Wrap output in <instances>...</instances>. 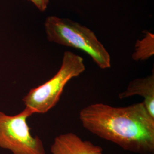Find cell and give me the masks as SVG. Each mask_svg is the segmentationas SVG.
<instances>
[{
    "label": "cell",
    "mask_w": 154,
    "mask_h": 154,
    "mask_svg": "<svg viewBox=\"0 0 154 154\" xmlns=\"http://www.w3.org/2000/svg\"><path fill=\"white\" fill-rule=\"evenodd\" d=\"M34 114L25 107L14 116L0 111V147L9 149L13 154H46L38 137L30 133L27 119Z\"/></svg>",
    "instance_id": "cell-4"
},
{
    "label": "cell",
    "mask_w": 154,
    "mask_h": 154,
    "mask_svg": "<svg viewBox=\"0 0 154 154\" xmlns=\"http://www.w3.org/2000/svg\"><path fill=\"white\" fill-rule=\"evenodd\" d=\"M45 30L48 40L80 50L88 54L101 69H109V53L90 29L66 18L51 16L46 18Z\"/></svg>",
    "instance_id": "cell-2"
},
{
    "label": "cell",
    "mask_w": 154,
    "mask_h": 154,
    "mask_svg": "<svg viewBox=\"0 0 154 154\" xmlns=\"http://www.w3.org/2000/svg\"><path fill=\"white\" fill-rule=\"evenodd\" d=\"M86 67L82 57L66 51L63 56L61 67L49 80L37 88H32L22 99L25 106L34 114H45L60 101L66 84L72 79L85 72Z\"/></svg>",
    "instance_id": "cell-3"
},
{
    "label": "cell",
    "mask_w": 154,
    "mask_h": 154,
    "mask_svg": "<svg viewBox=\"0 0 154 154\" xmlns=\"http://www.w3.org/2000/svg\"><path fill=\"white\" fill-rule=\"evenodd\" d=\"M52 154H102L103 149L88 140H83L72 132L62 134L54 138L50 147Z\"/></svg>",
    "instance_id": "cell-5"
},
{
    "label": "cell",
    "mask_w": 154,
    "mask_h": 154,
    "mask_svg": "<svg viewBox=\"0 0 154 154\" xmlns=\"http://www.w3.org/2000/svg\"><path fill=\"white\" fill-rule=\"evenodd\" d=\"M83 127L100 138L138 154H154V118L143 102L125 107L102 103L80 111Z\"/></svg>",
    "instance_id": "cell-1"
},
{
    "label": "cell",
    "mask_w": 154,
    "mask_h": 154,
    "mask_svg": "<svg viewBox=\"0 0 154 154\" xmlns=\"http://www.w3.org/2000/svg\"><path fill=\"white\" fill-rule=\"evenodd\" d=\"M138 95L143 98V103L149 115L154 118V74L136 78L128 83L126 89L119 94L120 99Z\"/></svg>",
    "instance_id": "cell-6"
},
{
    "label": "cell",
    "mask_w": 154,
    "mask_h": 154,
    "mask_svg": "<svg viewBox=\"0 0 154 154\" xmlns=\"http://www.w3.org/2000/svg\"><path fill=\"white\" fill-rule=\"evenodd\" d=\"M33 4L39 11H45L49 4V0H28Z\"/></svg>",
    "instance_id": "cell-8"
},
{
    "label": "cell",
    "mask_w": 154,
    "mask_h": 154,
    "mask_svg": "<svg viewBox=\"0 0 154 154\" xmlns=\"http://www.w3.org/2000/svg\"><path fill=\"white\" fill-rule=\"evenodd\" d=\"M144 33V38L138 40L135 45L132 55L134 61H146L154 55V35L149 32Z\"/></svg>",
    "instance_id": "cell-7"
}]
</instances>
